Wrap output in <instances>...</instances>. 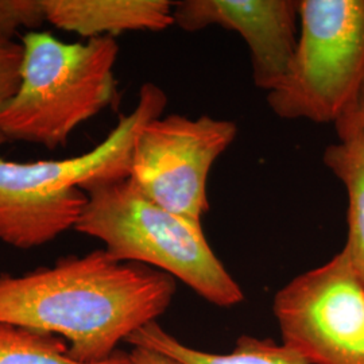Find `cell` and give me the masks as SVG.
Returning <instances> with one entry per match:
<instances>
[{
	"instance_id": "6da1fadb",
	"label": "cell",
	"mask_w": 364,
	"mask_h": 364,
	"mask_svg": "<svg viewBox=\"0 0 364 364\" xmlns=\"http://www.w3.org/2000/svg\"><path fill=\"white\" fill-rule=\"evenodd\" d=\"M176 290L168 274L99 248L30 273L0 274V323L58 336L76 360L97 363L156 323Z\"/></svg>"
},
{
	"instance_id": "7a4b0ae2",
	"label": "cell",
	"mask_w": 364,
	"mask_h": 364,
	"mask_svg": "<svg viewBox=\"0 0 364 364\" xmlns=\"http://www.w3.org/2000/svg\"><path fill=\"white\" fill-rule=\"evenodd\" d=\"M168 97L144 82L130 115L88 153L64 159L7 161L0 156V240L19 250L41 247L75 230L87 205L85 189L130 178L139 131L164 115ZM6 142L0 136V144Z\"/></svg>"
},
{
	"instance_id": "3957f363",
	"label": "cell",
	"mask_w": 364,
	"mask_h": 364,
	"mask_svg": "<svg viewBox=\"0 0 364 364\" xmlns=\"http://www.w3.org/2000/svg\"><path fill=\"white\" fill-rule=\"evenodd\" d=\"M21 43V84L0 111V136L50 151L65 147L77 127L114 102L119 45L112 37L66 43L45 31H28Z\"/></svg>"
},
{
	"instance_id": "277c9868",
	"label": "cell",
	"mask_w": 364,
	"mask_h": 364,
	"mask_svg": "<svg viewBox=\"0 0 364 364\" xmlns=\"http://www.w3.org/2000/svg\"><path fill=\"white\" fill-rule=\"evenodd\" d=\"M84 192L88 200L75 230L100 240L114 258L166 273L219 308L243 302L242 287L209 246L201 223L156 205L130 178Z\"/></svg>"
},
{
	"instance_id": "5b68a950",
	"label": "cell",
	"mask_w": 364,
	"mask_h": 364,
	"mask_svg": "<svg viewBox=\"0 0 364 364\" xmlns=\"http://www.w3.org/2000/svg\"><path fill=\"white\" fill-rule=\"evenodd\" d=\"M364 87V0H299L297 48L266 96L287 120L326 124L358 105Z\"/></svg>"
},
{
	"instance_id": "8992f818",
	"label": "cell",
	"mask_w": 364,
	"mask_h": 364,
	"mask_svg": "<svg viewBox=\"0 0 364 364\" xmlns=\"http://www.w3.org/2000/svg\"><path fill=\"white\" fill-rule=\"evenodd\" d=\"M282 343L311 364H364V281L341 250L273 299Z\"/></svg>"
},
{
	"instance_id": "52a82bcc",
	"label": "cell",
	"mask_w": 364,
	"mask_h": 364,
	"mask_svg": "<svg viewBox=\"0 0 364 364\" xmlns=\"http://www.w3.org/2000/svg\"><path fill=\"white\" fill-rule=\"evenodd\" d=\"M236 135V123L208 115L154 117L134 144L131 182L156 205L201 223L209 209V171Z\"/></svg>"
},
{
	"instance_id": "ba28073f",
	"label": "cell",
	"mask_w": 364,
	"mask_h": 364,
	"mask_svg": "<svg viewBox=\"0 0 364 364\" xmlns=\"http://www.w3.org/2000/svg\"><path fill=\"white\" fill-rule=\"evenodd\" d=\"M174 25L185 31L231 30L247 45L254 84L269 93L287 76L297 48L299 0H182Z\"/></svg>"
},
{
	"instance_id": "9c48e42d",
	"label": "cell",
	"mask_w": 364,
	"mask_h": 364,
	"mask_svg": "<svg viewBox=\"0 0 364 364\" xmlns=\"http://www.w3.org/2000/svg\"><path fill=\"white\" fill-rule=\"evenodd\" d=\"M168 0H41L45 19L84 38L124 31H162L174 25Z\"/></svg>"
},
{
	"instance_id": "30bf717a",
	"label": "cell",
	"mask_w": 364,
	"mask_h": 364,
	"mask_svg": "<svg viewBox=\"0 0 364 364\" xmlns=\"http://www.w3.org/2000/svg\"><path fill=\"white\" fill-rule=\"evenodd\" d=\"M338 142L324 150L323 162L338 177L348 197L347 252L364 281V119L358 105L335 122Z\"/></svg>"
},
{
	"instance_id": "8fae6325",
	"label": "cell",
	"mask_w": 364,
	"mask_h": 364,
	"mask_svg": "<svg viewBox=\"0 0 364 364\" xmlns=\"http://www.w3.org/2000/svg\"><path fill=\"white\" fill-rule=\"evenodd\" d=\"M127 343L165 353L181 364H311L285 343L250 335L237 338L228 353L201 351L183 344L156 321L135 332Z\"/></svg>"
},
{
	"instance_id": "7c38bea8",
	"label": "cell",
	"mask_w": 364,
	"mask_h": 364,
	"mask_svg": "<svg viewBox=\"0 0 364 364\" xmlns=\"http://www.w3.org/2000/svg\"><path fill=\"white\" fill-rule=\"evenodd\" d=\"M0 364H129V355L117 351L103 362L82 363L58 336L0 323Z\"/></svg>"
},
{
	"instance_id": "4fadbf2b",
	"label": "cell",
	"mask_w": 364,
	"mask_h": 364,
	"mask_svg": "<svg viewBox=\"0 0 364 364\" xmlns=\"http://www.w3.org/2000/svg\"><path fill=\"white\" fill-rule=\"evenodd\" d=\"M45 22L41 0H0L1 39H14L22 28L36 31Z\"/></svg>"
},
{
	"instance_id": "5bb4252c",
	"label": "cell",
	"mask_w": 364,
	"mask_h": 364,
	"mask_svg": "<svg viewBox=\"0 0 364 364\" xmlns=\"http://www.w3.org/2000/svg\"><path fill=\"white\" fill-rule=\"evenodd\" d=\"M22 63V43L14 39L0 38V111L19 88Z\"/></svg>"
},
{
	"instance_id": "9a60e30c",
	"label": "cell",
	"mask_w": 364,
	"mask_h": 364,
	"mask_svg": "<svg viewBox=\"0 0 364 364\" xmlns=\"http://www.w3.org/2000/svg\"><path fill=\"white\" fill-rule=\"evenodd\" d=\"M129 355V364H181L165 353L144 347H132Z\"/></svg>"
},
{
	"instance_id": "2e32d148",
	"label": "cell",
	"mask_w": 364,
	"mask_h": 364,
	"mask_svg": "<svg viewBox=\"0 0 364 364\" xmlns=\"http://www.w3.org/2000/svg\"><path fill=\"white\" fill-rule=\"evenodd\" d=\"M358 109H359L360 115H362L364 119V87L363 90H362V93H360V96H359V100H358Z\"/></svg>"
}]
</instances>
